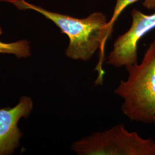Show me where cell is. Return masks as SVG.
Listing matches in <instances>:
<instances>
[{"label":"cell","mask_w":155,"mask_h":155,"mask_svg":"<svg viewBox=\"0 0 155 155\" xmlns=\"http://www.w3.org/2000/svg\"><path fill=\"white\" fill-rule=\"evenodd\" d=\"M132 23L125 33L119 36L109 54L107 63L120 68L138 63L137 48L140 40L155 28V13L147 15L136 9L131 13Z\"/></svg>","instance_id":"4"},{"label":"cell","mask_w":155,"mask_h":155,"mask_svg":"<svg viewBox=\"0 0 155 155\" xmlns=\"http://www.w3.org/2000/svg\"><path fill=\"white\" fill-rule=\"evenodd\" d=\"M1 33H2V31H1V27H0V35H1Z\"/></svg>","instance_id":"9"},{"label":"cell","mask_w":155,"mask_h":155,"mask_svg":"<svg viewBox=\"0 0 155 155\" xmlns=\"http://www.w3.org/2000/svg\"><path fill=\"white\" fill-rule=\"evenodd\" d=\"M143 6L148 9H155V0H144Z\"/></svg>","instance_id":"8"},{"label":"cell","mask_w":155,"mask_h":155,"mask_svg":"<svg viewBox=\"0 0 155 155\" xmlns=\"http://www.w3.org/2000/svg\"><path fill=\"white\" fill-rule=\"evenodd\" d=\"M138 0H117L116 4L113 12V14L110 20L109 21L110 24L113 26L114 22H116L118 17L120 14L127 6L131 5Z\"/></svg>","instance_id":"7"},{"label":"cell","mask_w":155,"mask_h":155,"mask_svg":"<svg viewBox=\"0 0 155 155\" xmlns=\"http://www.w3.org/2000/svg\"><path fill=\"white\" fill-rule=\"evenodd\" d=\"M0 53L13 54L18 58H27L31 55L29 43L25 40L9 43L0 41Z\"/></svg>","instance_id":"6"},{"label":"cell","mask_w":155,"mask_h":155,"mask_svg":"<svg viewBox=\"0 0 155 155\" xmlns=\"http://www.w3.org/2000/svg\"><path fill=\"white\" fill-rule=\"evenodd\" d=\"M32 109V101L27 96L13 107L0 109V155H11L19 146L22 133L18 122L22 117L27 118Z\"/></svg>","instance_id":"5"},{"label":"cell","mask_w":155,"mask_h":155,"mask_svg":"<svg viewBox=\"0 0 155 155\" xmlns=\"http://www.w3.org/2000/svg\"><path fill=\"white\" fill-rule=\"evenodd\" d=\"M16 6L18 9L38 12L58 26L69 39L66 55L75 61H87L96 51L102 48L113 32V26L105 15L99 12L84 18H78L61 13L48 11L25 0H1Z\"/></svg>","instance_id":"1"},{"label":"cell","mask_w":155,"mask_h":155,"mask_svg":"<svg viewBox=\"0 0 155 155\" xmlns=\"http://www.w3.org/2000/svg\"><path fill=\"white\" fill-rule=\"evenodd\" d=\"M71 149L79 155H155V141L118 124L78 140Z\"/></svg>","instance_id":"3"},{"label":"cell","mask_w":155,"mask_h":155,"mask_svg":"<svg viewBox=\"0 0 155 155\" xmlns=\"http://www.w3.org/2000/svg\"><path fill=\"white\" fill-rule=\"evenodd\" d=\"M126 81L121 80L114 93L124 102L122 113L130 121L153 123L155 120V39L138 63L125 67Z\"/></svg>","instance_id":"2"},{"label":"cell","mask_w":155,"mask_h":155,"mask_svg":"<svg viewBox=\"0 0 155 155\" xmlns=\"http://www.w3.org/2000/svg\"><path fill=\"white\" fill-rule=\"evenodd\" d=\"M153 124H155V121H154V122H153Z\"/></svg>","instance_id":"10"}]
</instances>
